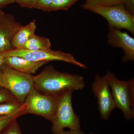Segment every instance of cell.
I'll use <instances>...</instances> for the list:
<instances>
[{
	"instance_id": "6da1fadb",
	"label": "cell",
	"mask_w": 134,
	"mask_h": 134,
	"mask_svg": "<svg viewBox=\"0 0 134 134\" xmlns=\"http://www.w3.org/2000/svg\"><path fill=\"white\" fill-rule=\"evenodd\" d=\"M34 88L42 94L58 95L67 90H82L85 87L83 76L59 72L51 65L33 76Z\"/></svg>"
},
{
	"instance_id": "7a4b0ae2",
	"label": "cell",
	"mask_w": 134,
	"mask_h": 134,
	"mask_svg": "<svg viewBox=\"0 0 134 134\" xmlns=\"http://www.w3.org/2000/svg\"><path fill=\"white\" fill-rule=\"evenodd\" d=\"M107 78L111 91L116 107L122 111L127 120L134 117V79L128 81L117 79L112 72L108 71Z\"/></svg>"
},
{
	"instance_id": "3957f363",
	"label": "cell",
	"mask_w": 134,
	"mask_h": 134,
	"mask_svg": "<svg viewBox=\"0 0 134 134\" xmlns=\"http://www.w3.org/2000/svg\"><path fill=\"white\" fill-rule=\"evenodd\" d=\"M73 91L67 90L58 95L56 112L51 121L53 133L68 128L70 130L81 129L80 118L77 115L72 107Z\"/></svg>"
},
{
	"instance_id": "277c9868",
	"label": "cell",
	"mask_w": 134,
	"mask_h": 134,
	"mask_svg": "<svg viewBox=\"0 0 134 134\" xmlns=\"http://www.w3.org/2000/svg\"><path fill=\"white\" fill-rule=\"evenodd\" d=\"M3 75V88L7 89L18 102L24 104L27 95L34 88L33 76L24 74L5 64L0 66Z\"/></svg>"
},
{
	"instance_id": "5b68a950",
	"label": "cell",
	"mask_w": 134,
	"mask_h": 134,
	"mask_svg": "<svg viewBox=\"0 0 134 134\" xmlns=\"http://www.w3.org/2000/svg\"><path fill=\"white\" fill-rule=\"evenodd\" d=\"M83 8L100 15L108 22V26L118 30L125 29L134 34V15L130 13L124 4L112 6H88Z\"/></svg>"
},
{
	"instance_id": "8992f818",
	"label": "cell",
	"mask_w": 134,
	"mask_h": 134,
	"mask_svg": "<svg viewBox=\"0 0 134 134\" xmlns=\"http://www.w3.org/2000/svg\"><path fill=\"white\" fill-rule=\"evenodd\" d=\"M58 97L42 94L34 88L25 102L27 113L40 115L51 121L56 112Z\"/></svg>"
},
{
	"instance_id": "52a82bcc",
	"label": "cell",
	"mask_w": 134,
	"mask_h": 134,
	"mask_svg": "<svg viewBox=\"0 0 134 134\" xmlns=\"http://www.w3.org/2000/svg\"><path fill=\"white\" fill-rule=\"evenodd\" d=\"M4 58L10 56H18L28 60L38 62L43 61L59 60L71 63L76 66L86 69V65L77 61L72 54L59 50L29 51L23 49H14L1 53Z\"/></svg>"
},
{
	"instance_id": "ba28073f",
	"label": "cell",
	"mask_w": 134,
	"mask_h": 134,
	"mask_svg": "<svg viewBox=\"0 0 134 134\" xmlns=\"http://www.w3.org/2000/svg\"><path fill=\"white\" fill-rule=\"evenodd\" d=\"M92 88L94 96L97 99L100 117L108 120L116 107L106 75L101 76L96 74Z\"/></svg>"
},
{
	"instance_id": "9c48e42d",
	"label": "cell",
	"mask_w": 134,
	"mask_h": 134,
	"mask_svg": "<svg viewBox=\"0 0 134 134\" xmlns=\"http://www.w3.org/2000/svg\"><path fill=\"white\" fill-rule=\"evenodd\" d=\"M22 26L13 15L0 10V53L15 49L12 40Z\"/></svg>"
},
{
	"instance_id": "30bf717a",
	"label": "cell",
	"mask_w": 134,
	"mask_h": 134,
	"mask_svg": "<svg viewBox=\"0 0 134 134\" xmlns=\"http://www.w3.org/2000/svg\"><path fill=\"white\" fill-rule=\"evenodd\" d=\"M107 43L115 48H122L124 53L122 58L123 62L134 60V39L126 32L109 26Z\"/></svg>"
},
{
	"instance_id": "8fae6325",
	"label": "cell",
	"mask_w": 134,
	"mask_h": 134,
	"mask_svg": "<svg viewBox=\"0 0 134 134\" xmlns=\"http://www.w3.org/2000/svg\"><path fill=\"white\" fill-rule=\"evenodd\" d=\"M48 62L31 61L18 56H10L4 58L3 64L19 72L31 75L36 73L39 68Z\"/></svg>"
},
{
	"instance_id": "7c38bea8",
	"label": "cell",
	"mask_w": 134,
	"mask_h": 134,
	"mask_svg": "<svg viewBox=\"0 0 134 134\" xmlns=\"http://www.w3.org/2000/svg\"><path fill=\"white\" fill-rule=\"evenodd\" d=\"M37 28L35 22L32 21L25 26H23L15 34L12 45L15 49H21L27 41L35 34Z\"/></svg>"
},
{
	"instance_id": "4fadbf2b",
	"label": "cell",
	"mask_w": 134,
	"mask_h": 134,
	"mask_svg": "<svg viewBox=\"0 0 134 134\" xmlns=\"http://www.w3.org/2000/svg\"><path fill=\"white\" fill-rule=\"evenodd\" d=\"M50 40L44 37L34 34L21 49L29 51L46 50L51 49Z\"/></svg>"
},
{
	"instance_id": "5bb4252c",
	"label": "cell",
	"mask_w": 134,
	"mask_h": 134,
	"mask_svg": "<svg viewBox=\"0 0 134 134\" xmlns=\"http://www.w3.org/2000/svg\"><path fill=\"white\" fill-rule=\"evenodd\" d=\"M26 114L27 112L24 104L22 108L16 112L10 115L0 116V134L13 121Z\"/></svg>"
},
{
	"instance_id": "9a60e30c",
	"label": "cell",
	"mask_w": 134,
	"mask_h": 134,
	"mask_svg": "<svg viewBox=\"0 0 134 134\" xmlns=\"http://www.w3.org/2000/svg\"><path fill=\"white\" fill-rule=\"evenodd\" d=\"M79 0H53L46 12L56 10H68Z\"/></svg>"
},
{
	"instance_id": "2e32d148",
	"label": "cell",
	"mask_w": 134,
	"mask_h": 134,
	"mask_svg": "<svg viewBox=\"0 0 134 134\" xmlns=\"http://www.w3.org/2000/svg\"><path fill=\"white\" fill-rule=\"evenodd\" d=\"M23 105L18 101L0 104V116L12 114L21 109Z\"/></svg>"
},
{
	"instance_id": "e0dca14e",
	"label": "cell",
	"mask_w": 134,
	"mask_h": 134,
	"mask_svg": "<svg viewBox=\"0 0 134 134\" xmlns=\"http://www.w3.org/2000/svg\"><path fill=\"white\" fill-rule=\"evenodd\" d=\"M126 0H86L82 7L88 6H112L125 5Z\"/></svg>"
},
{
	"instance_id": "ac0fdd59",
	"label": "cell",
	"mask_w": 134,
	"mask_h": 134,
	"mask_svg": "<svg viewBox=\"0 0 134 134\" xmlns=\"http://www.w3.org/2000/svg\"><path fill=\"white\" fill-rule=\"evenodd\" d=\"M18 101L15 97L8 90L2 87H0V104Z\"/></svg>"
},
{
	"instance_id": "d6986e66",
	"label": "cell",
	"mask_w": 134,
	"mask_h": 134,
	"mask_svg": "<svg viewBox=\"0 0 134 134\" xmlns=\"http://www.w3.org/2000/svg\"><path fill=\"white\" fill-rule=\"evenodd\" d=\"M1 134H22L16 120L11 122Z\"/></svg>"
},
{
	"instance_id": "ffe728a7",
	"label": "cell",
	"mask_w": 134,
	"mask_h": 134,
	"mask_svg": "<svg viewBox=\"0 0 134 134\" xmlns=\"http://www.w3.org/2000/svg\"><path fill=\"white\" fill-rule=\"evenodd\" d=\"M21 8H36L38 0H14Z\"/></svg>"
},
{
	"instance_id": "44dd1931",
	"label": "cell",
	"mask_w": 134,
	"mask_h": 134,
	"mask_svg": "<svg viewBox=\"0 0 134 134\" xmlns=\"http://www.w3.org/2000/svg\"><path fill=\"white\" fill-rule=\"evenodd\" d=\"M53 1V0H38L36 8L42 10L46 12L47 8Z\"/></svg>"
},
{
	"instance_id": "7402d4cb",
	"label": "cell",
	"mask_w": 134,
	"mask_h": 134,
	"mask_svg": "<svg viewBox=\"0 0 134 134\" xmlns=\"http://www.w3.org/2000/svg\"><path fill=\"white\" fill-rule=\"evenodd\" d=\"M125 5L127 10L134 15V0H126Z\"/></svg>"
},
{
	"instance_id": "603a6c76",
	"label": "cell",
	"mask_w": 134,
	"mask_h": 134,
	"mask_svg": "<svg viewBox=\"0 0 134 134\" xmlns=\"http://www.w3.org/2000/svg\"><path fill=\"white\" fill-rule=\"evenodd\" d=\"M53 134H85L84 132L81 129L70 130V131H65L64 130H62L54 133Z\"/></svg>"
},
{
	"instance_id": "cb8c5ba5",
	"label": "cell",
	"mask_w": 134,
	"mask_h": 134,
	"mask_svg": "<svg viewBox=\"0 0 134 134\" xmlns=\"http://www.w3.org/2000/svg\"><path fill=\"white\" fill-rule=\"evenodd\" d=\"M14 3V0H0V10Z\"/></svg>"
},
{
	"instance_id": "d4e9b609",
	"label": "cell",
	"mask_w": 134,
	"mask_h": 134,
	"mask_svg": "<svg viewBox=\"0 0 134 134\" xmlns=\"http://www.w3.org/2000/svg\"><path fill=\"white\" fill-rule=\"evenodd\" d=\"M4 82H3V75L2 71L0 70V87L3 88Z\"/></svg>"
},
{
	"instance_id": "484cf974",
	"label": "cell",
	"mask_w": 134,
	"mask_h": 134,
	"mask_svg": "<svg viewBox=\"0 0 134 134\" xmlns=\"http://www.w3.org/2000/svg\"><path fill=\"white\" fill-rule=\"evenodd\" d=\"M4 57H3L0 54V66L4 63Z\"/></svg>"
},
{
	"instance_id": "4316f807",
	"label": "cell",
	"mask_w": 134,
	"mask_h": 134,
	"mask_svg": "<svg viewBox=\"0 0 134 134\" xmlns=\"http://www.w3.org/2000/svg\"><path fill=\"white\" fill-rule=\"evenodd\" d=\"M90 134H95V133H91Z\"/></svg>"
}]
</instances>
